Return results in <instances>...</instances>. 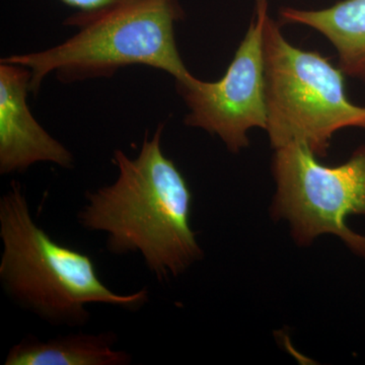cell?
I'll use <instances>...</instances> for the list:
<instances>
[{"label": "cell", "mask_w": 365, "mask_h": 365, "mask_svg": "<svg viewBox=\"0 0 365 365\" xmlns=\"http://www.w3.org/2000/svg\"><path fill=\"white\" fill-rule=\"evenodd\" d=\"M317 158L300 143L274 150L276 193L271 215L288 222L299 246H309L319 235H333L355 256L365 259V235L347 225L349 216H365V145L336 167Z\"/></svg>", "instance_id": "cell-5"}, {"label": "cell", "mask_w": 365, "mask_h": 365, "mask_svg": "<svg viewBox=\"0 0 365 365\" xmlns=\"http://www.w3.org/2000/svg\"><path fill=\"white\" fill-rule=\"evenodd\" d=\"M0 285L7 299L50 326L88 325L91 304L137 313L150 302L145 287L130 294L113 292L90 255L52 239L34 220L16 180L0 198Z\"/></svg>", "instance_id": "cell-2"}, {"label": "cell", "mask_w": 365, "mask_h": 365, "mask_svg": "<svg viewBox=\"0 0 365 365\" xmlns=\"http://www.w3.org/2000/svg\"><path fill=\"white\" fill-rule=\"evenodd\" d=\"M165 124L146 134L136 158L116 150V180L88 191L78 212L86 232H103L106 249L138 254L158 282L179 277L200 261L203 251L192 230L193 195L176 163L162 148Z\"/></svg>", "instance_id": "cell-1"}, {"label": "cell", "mask_w": 365, "mask_h": 365, "mask_svg": "<svg viewBox=\"0 0 365 365\" xmlns=\"http://www.w3.org/2000/svg\"><path fill=\"white\" fill-rule=\"evenodd\" d=\"M112 331L76 332L42 341L28 335L11 346L4 365H129L130 353L116 349Z\"/></svg>", "instance_id": "cell-8"}, {"label": "cell", "mask_w": 365, "mask_h": 365, "mask_svg": "<svg viewBox=\"0 0 365 365\" xmlns=\"http://www.w3.org/2000/svg\"><path fill=\"white\" fill-rule=\"evenodd\" d=\"M182 19L179 0H124L67 18L64 25L78 30L68 40L1 61L30 69L34 95L52 72L62 83H73L111 78L123 67L145 66L182 81L191 76L175 37V25Z\"/></svg>", "instance_id": "cell-3"}, {"label": "cell", "mask_w": 365, "mask_h": 365, "mask_svg": "<svg viewBox=\"0 0 365 365\" xmlns=\"http://www.w3.org/2000/svg\"><path fill=\"white\" fill-rule=\"evenodd\" d=\"M67 6L76 7L78 11H93L104 7L114 6L124 0H61Z\"/></svg>", "instance_id": "cell-10"}, {"label": "cell", "mask_w": 365, "mask_h": 365, "mask_svg": "<svg viewBox=\"0 0 365 365\" xmlns=\"http://www.w3.org/2000/svg\"><path fill=\"white\" fill-rule=\"evenodd\" d=\"M31 71L0 61V174H23L38 163L71 169V151L50 135L33 116L26 103Z\"/></svg>", "instance_id": "cell-7"}, {"label": "cell", "mask_w": 365, "mask_h": 365, "mask_svg": "<svg viewBox=\"0 0 365 365\" xmlns=\"http://www.w3.org/2000/svg\"><path fill=\"white\" fill-rule=\"evenodd\" d=\"M263 53L266 131L273 150L300 143L324 158L336 132L365 129V107L352 104L346 96L339 67L319 52L290 44L269 14Z\"/></svg>", "instance_id": "cell-4"}, {"label": "cell", "mask_w": 365, "mask_h": 365, "mask_svg": "<svg viewBox=\"0 0 365 365\" xmlns=\"http://www.w3.org/2000/svg\"><path fill=\"white\" fill-rule=\"evenodd\" d=\"M268 11L256 13L234 59L220 81L190 76L176 81L188 114L185 125L217 136L227 150L237 153L250 144L248 132L266 130L267 111L264 78V26Z\"/></svg>", "instance_id": "cell-6"}, {"label": "cell", "mask_w": 365, "mask_h": 365, "mask_svg": "<svg viewBox=\"0 0 365 365\" xmlns=\"http://www.w3.org/2000/svg\"><path fill=\"white\" fill-rule=\"evenodd\" d=\"M256 1L257 11L268 9V0H255Z\"/></svg>", "instance_id": "cell-11"}, {"label": "cell", "mask_w": 365, "mask_h": 365, "mask_svg": "<svg viewBox=\"0 0 365 365\" xmlns=\"http://www.w3.org/2000/svg\"><path fill=\"white\" fill-rule=\"evenodd\" d=\"M280 20L318 31L337 51L345 76L365 85V0H343L323 9L283 7Z\"/></svg>", "instance_id": "cell-9"}]
</instances>
